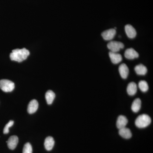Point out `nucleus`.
I'll use <instances>...</instances> for the list:
<instances>
[{
  "instance_id": "7ed1b4c3",
  "label": "nucleus",
  "mask_w": 153,
  "mask_h": 153,
  "mask_svg": "<svg viewBox=\"0 0 153 153\" xmlns=\"http://www.w3.org/2000/svg\"><path fill=\"white\" fill-rule=\"evenodd\" d=\"M13 82L8 79H3L0 80V88L4 92H11L15 88Z\"/></svg>"
},
{
  "instance_id": "a211bd4d",
  "label": "nucleus",
  "mask_w": 153,
  "mask_h": 153,
  "mask_svg": "<svg viewBox=\"0 0 153 153\" xmlns=\"http://www.w3.org/2000/svg\"><path fill=\"white\" fill-rule=\"evenodd\" d=\"M55 97V94L53 91L51 90L48 91L45 94V97H46L47 104L49 105L52 104Z\"/></svg>"
},
{
  "instance_id": "0eeeda50",
  "label": "nucleus",
  "mask_w": 153,
  "mask_h": 153,
  "mask_svg": "<svg viewBox=\"0 0 153 153\" xmlns=\"http://www.w3.org/2000/svg\"><path fill=\"white\" fill-rule=\"evenodd\" d=\"M6 142L7 143L8 147L10 149H15L19 143V138L17 136H12Z\"/></svg>"
},
{
  "instance_id": "aec40b11",
  "label": "nucleus",
  "mask_w": 153,
  "mask_h": 153,
  "mask_svg": "<svg viewBox=\"0 0 153 153\" xmlns=\"http://www.w3.org/2000/svg\"><path fill=\"white\" fill-rule=\"evenodd\" d=\"M33 153V148L30 143H27L24 146L23 148V153Z\"/></svg>"
},
{
  "instance_id": "9b49d317",
  "label": "nucleus",
  "mask_w": 153,
  "mask_h": 153,
  "mask_svg": "<svg viewBox=\"0 0 153 153\" xmlns=\"http://www.w3.org/2000/svg\"><path fill=\"white\" fill-rule=\"evenodd\" d=\"M119 71L122 78L126 79L127 78L129 74L128 67L125 63L121 64L119 67Z\"/></svg>"
},
{
  "instance_id": "f3484780",
  "label": "nucleus",
  "mask_w": 153,
  "mask_h": 153,
  "mask_svg": "<svg viewBox=\"0 0 153 153\" xmlns=\"http://www.w3.org/2000/svg\"><path fill=\"white\" fill-rule=\"evenodd\" d=\"M141 107V101L140 98H137L133 102L131 105V110L134 112L139 111Z\"/></svg>"
},
{
  "instance_id": "f03ea898",
  "label": "nucleus",
  "mask_w": 153,
  "mask_h": 153,
  "mask_svg": "<svg viewBox=\"0 0 153 153\" xmlns=\"http://www.w3.org/2000/svg\"><path fill=\"white\" fill-rule=\"evenodd\" d=\"M151 117L147 114L140 115L137 118L135 124L139 128H144L149 125L151 123Z\"/></svg>"
},
{
  "instance_id": "2eb2a0df",
  "label": "nucleus",
  "mask_w": 153,
  "mask_h": 153,
  "mask_svg": "<svg viewBox=\"0 0 153 153\" xmlns=\"http://www.w3.org/2000/svg\"><path fill=\"white\" fill-rule=\"evenodd\" d=\"M136 73L138 75H144L146 74L148 70L146 67L143 64H140L137 65L134 68Z\"/></svg>"
},
{
  "instance_id": "39448f33",
  "label": "nucleus",
  "mask_w": 153,
  "mask_h": 153,
  "mask_svg": "<svg viewBox=\"0 0 153 153\" xmlns=\"http://www.w3.org/2000/svg\"><path fill=\"white\" fill-rule=\"evenodd\" d=\"M116 34V30L114 29H110L102 32L101 36L105 41H111L114 38Z\"/></svg>"
},
{
  "instance_id": "dca6fc26",
  "label": "nucleus",
  "mask_w": 153,
  "mask_h": 153,
  "mask_svg": "<svg viewBox=\"0 0 153 153\" xmlns=\"http://www.w3.org/2000/svg\"><path fill=\"white\" fill-rule=\"evenodd\" d=\"M137 84L135 82H131L129 83L127 88V91L129 95H134L137 93Z\"/></svg>"
},
{
  "instance_id": "6e6552de",
  "label": "nucleus",
  "mask_w": 153,
  "mask_h": 153,
  "mask_svg": "<svg viewBox=\"0 0 153 153\" xmlns=\"http://www.w3.org/2000/svg\"><path fill=\"white\" fill-rule=\"evenodd\" d=\"M109 56L111 62L113 64H118L120 63L122 60V56L117 52H110Z\"/></svg>"
},
{
  "instance_id": "f257e3e1",
  "label": "nucleus",
  "mask_w": 153,
  "mask_h": 153,
  "mask_svg": "<svg viewBox=\"0 0 153 153\" xmlns=\"http://www.w3.org/2000/svg\"><path fill=\"white\" fill-rule=\"evenodd\" d=\"M30 54V52L29 50L26 48L14 49L10 54V58L13 61L20 63L26 60Z\"/></svg>"
},
{
  "instance_id": "20e7f679",
  "label": "nucleus",
  "mask_w": 153,
  "mask_h": 153,
  "mask_svg": "<svg viewBox=\"0 0 153 153\" xmlns=\"http://www.w3.org/2000/svg\"><path fill=\"white\" fill-rule=\"evenodd\" d=\"M107 47L110 50V52H117L121 49H123L124 45L122 42L111 41L108 44Z\"/></svg>"
},
{
  "instance_id": "423d86ee",
  "label": "nucleus",
  "mask_w": 153,
  "mask_h": 153,
  "mask_svg": "<svg viewBox=\"0 0 153 153\" xmlns=\"http://www.w3.org/2000/svg\"><path fill=\"white\" fill-rule=\"evenodd\" d=\"M125 57L129 60H133L139 57V54L133 48H129L126 50L124 53Z\"/></svg>"
},
{
  "instance_id": "9d476101",
  "label": "nucleus",
  "mask_w": 153,
  "mask_h": 153,
  "mask_svg": "<svg viewBox=\"0 0 153 153\" xmlns=\"http://www.w3.org/2000/svg\"><path fill=\"white\" fill-rule=\"evenodd\" d=\"M128 123V120L125 116L120 115L118 117L117 121V127L119 129L126 127Z\"/></svg>"
},
{
  "instance_id": "4468645a",
  "label": "nucleus",
  "mask_w": 153,
  "mask_h": 153,
  "mask_svg": "<svg viewBox=\"0 0 153 153\" xmlns=\"http://www.w3.org/2000/svg\"><path fill=\"white\" fill-rule=\"evenodd\" d=\"M55 145V141L52 137H48L46 138L44 142V146L47 151L52 150Z\"/></svg>"
},
{
  "instance_id": "1a4fd4ad",
  "label": "nucleus",
  "mask_w": 153,
  "mask_h": 153,
  "mask_svg": "<svg viewBox=\"0 0 153 153\" xmlns=\"http://www.w3.org/2000/svg\"><path fill=\"white\" fill-rule=\"evenodd\" d=\"M125 32L127 36L131 39H133L137 36V32L135 29L131 25H126L125 27Z\"/></svg>"
},
{
  "instance_id": "412c9836",
  "label": "nucleus",
  "mask_w": 153,
  "mask_h": 153,
  "mask_svg": "<svg viewBox=\"0 0 153 153\" xmlns=\"http://www.w3.org/2000/svg\"><path fill=\"white\" fill-rule=\"evenodd\" d=\"M14 122L13 120H10L7 124L4 129V134H8L9 132V128L12 127L14 124Z\"/></svg>"
},
{
  "instance_id": "6ab92c4d",
  "label": "nucleus",
  "mask_w": 153,
  "mask_h": 153,
  "mask_svg": "<svg viewBox=\"0 0 153 153\" xmlns=\"http://www.w3.org/2000/svg\"><path fill=\"white\" fill-rule=\"evenodd\" d=\"M138 86L140 90L143 92H146L149 90V85L146 81L145 80H141L140 81L139 83Z\"/></svg>"
},
{
  "instance_id": "ddd939ff",
  "label": "nucleus",
  "mask_w": 153,
  "mask_h": 153,
  "mask_svg": "<svg viewBox=\"0 0 153 153\" xmlns=\"http://www.w3.org/2000/svg\"><path fill=\"white\" fill-rule=\"evenodd\" d=\"M119 134L121 137L126 139H129L132 137V134L130 130L126 127L120 129Z\"/></svg>"
},
{
  "instance_id": "f8f14e48",
  "label": "nucleus",
  "mask_w": 153,
  "mask_h": 153,
  "mask_svg": "<svg viewBox=\"0 0 153 153\" xmlns=\"http://www.w3.org/2000/svg\"><path fill=\"white\" fill-rule=\"evenodd\" d=\"M38 108V103L36 100H33L30 102L28 106L27 111L30 114H33L37 111Z\"/></svg>"
}]
</instances>
